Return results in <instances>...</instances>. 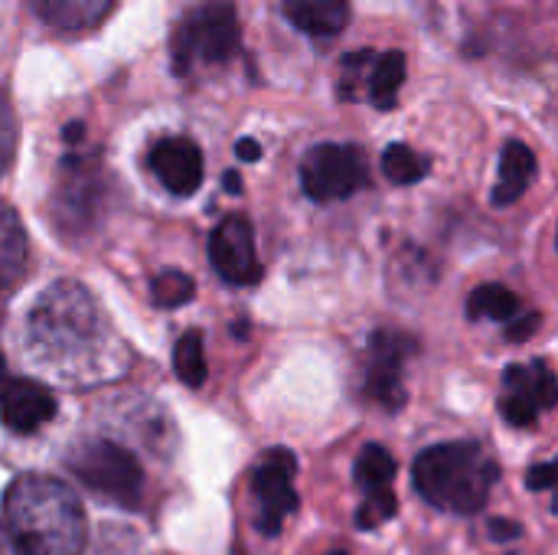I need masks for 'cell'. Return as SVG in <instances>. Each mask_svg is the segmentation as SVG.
<instances>
[{
	"mask_svg": "<svg viewBox=\"0 0 558 555\" xmlns=\"http://www.w3.org/2000/svg\"><path fill=\"white\" fill-rule=\"evenodd\" d=\"M3 540L16 555H82L88 523L69 484L23 474L3 497Z\"/></svg>",
	"mask_w": 558,
	"mask_h": 555,
	"instance_id": "6da1fadb",
	"label": "cell"
},
{
	"mask_svg": "<svg viewBox=\"0 0 558 555\" xmlns=\"http://www.w3.org/2000/svg\"><path fill=\"white\" fill-rule=\"evenodd\" d=\"M500 478L497 461L474 442H448L422 451L412 464L415 491L438 510L477 514L487 507L490 491Z\"/></svg>",
	"mask_w": 558,
	"mask_h": 555,
	"instance_id": "7a4b0ae2",
	"label": "cell"
},
{
	"mask_svg": "<svg viewBox=\"0 0 558 555\" xmlns=\"http://www.w3.org/2000/svg\"><path fill=\"white\" fill-rule=\"evenodd\" d=\"M242 26L229 0H206L193 7L173 33V69L186 75L196 62H229L239 52Z\"/></svg>",
	"mask_w": 558,
	"mask_h": 555,
	"instance_id": "3957f363",
	"label": "cell"
},
{
	"mask_svg": "<svg viewBox=\"0 0 558 555\" xmlns=\"http://www.w3.org/2000/svg\"><path fill=\"white\" fill-rule=\"evenodd\" d=\"M69 471L95 494L118 507H137L144 497V471L137 458L114 442H85L65 455Z\"/></svg>",
	"mask_w": 558,
	"mask_h": 555,
	"instance_id": "277c9868",
	"label": "cell"
},
{
	"mask_svg": "<svg viewBox=\"0 0 558 555\" xmlns=\"http://www.w3.org/2000/svg\"><path fill=\"white\" fill-rule=\"evenodd\" d=\"M95 330V307L82 285L59 281L46 288V294L36 301L29 314V337L39 347H49L59 353L62 347H75Z\"/></svg>",
	"mask_w": 558,
	"mask_h": 555,
	"instance_id": "5b68a950",
	"label": "cell"
},
{
	"mask_svg": "<svg viewBox=\"0 0 558 555\" xmlns=\"http://www.w3.org/2000/svg\"><path fill=\"white\" fill-rule=\"evenodd\" d=\"M369 183L363 150L353 144H317L301 164V186L317 203L347 200Z\"/></svg>",
	"mask_w": 558,
	"mask_h": 555,
	"instance_id": "8992f818",
	"label": "cell"
},
{
	"mask_svg": "<svg viewBox=\"0 0 558 555\" xmlns=\"http://www.w3.org/2000/svg\"><path fill=\"white\" fill-rule=\"evenodd\" d=\"M415 337L402 330H379L369 340L366 383L363 393L386 412H399L405 406V363L415 357Z\"/></svg>",
	"mask_w": 558,
	"mask_h": 555,
	"instance_id": "52a82bcc",
	"label": "cell"
},
{
	"mask_svg": "<svg viewBox=\"0 0 558 555\" xmlns=\"http://www.w3.org/2000/svg\"><path fill=\"white\" fill-rule=\"evenodd\" d=\"M298 461L288 448H271L258 468L252 471V500H255V527L265 536H278L281 523L298 510L294 494Z\"/></svg>",
	"mask_w": 558,
	"mask_h": 555,
	"instance_id": "ba28073f",
	"label": "cell"
},
{
	"mask_svg": "<svg viewBox=\"0 0 558 555\" xmlns=\"http://www.w3.org/2000/svg\"><path fill=\"white\" fill-rule=\"evenodd\" d=\"M558 402V379L546 360H536L530 366L513 363L504 370V396L500 412L513 429H533L543 409H553Z\"/></svg>",
	"mask_w": 558,
	"mask_h": 555,
	"instance_id": "9c48e42d",
	"label": "cell"
},
{
	"mask_svg": "<svg viewBox=\"0 0 558 555\" xmlns=\"http://www.w3.org/2000/svg\"><path fill=\"white\" fill-rule=\"evenodd\" d=\"M209 258L229 285H258L262 262L255 252V229L245 216H226L209 236Z\"/></svg>",
	"mask_w": 558,
	"mask_h": 555,
	"instance_id": "30bf717a",
	"label": "cell"
},
{
	"mask_svg": "<svg viewBox=\"0 0 558 555\" xmlns=\"http://www.w3.org/2000/svg\"><path fill=\"white\" fill-rule=\"evenodd\" d=\"M150 170L173 196H193L203 183V150L190 137H163L150 147Z\"/></svg>",
	"mask_w": 558,
	"mask_h": 555,
	"instance_id": "8fae6325",
	"label": "cell"
},
{
	"mask_svg": "<svg viewBox=\"0 0 558 555\" xmlns=\"http://www.w3.org/2000/svg\"><path fill=\"white\" fill-rule=\"evenodd\" d=\"M56 409H59L56 396L36 379H26V376L10 379L3 389V422L16 435H29L43 429L46 422H52Z\"/></svg>",
	"mask_w": 558,
	"mask_h": 555,
	"instance_id": "7c38bea8",
	"label": "cell"
},
{
	"mask_svg": "<svg viewBox=\"0 0 558 555\" xmlns=\"http://www.w3.org/2000/svg\"><path fill=\"white\" fill-rule=\"evenodd\" d=\"M281 10L307 36H337L350 23V0H281Z\"/></svg>",
	"mask_w": 558,
	"mask_h": 555,
	"instance_id": "4fadbf2b",
	"label": "cell"
},
{
	"mask_svg": "<svg viewBox=\"0 0 558 555\" xmlns=\"http://www.w3.org/2000/svg\"><path fill=\"white\" fill-rule=\"evenodd\" d=\"M536 180V154L523 141H510L500 154V180L494 186V206H513Z\"/></svg>",
	"mask_w": 558,
	"mask_h": 555,
	"instance_id": "5bb4252c",
	"label": "cell"
},
{
	"mask_svg": "<svg viewBox=\"0 0 558 555\" xmlns=\"http://www.w3.org/2000/svg\"><path fill=\"white\" fill-rule=\"evenodd\" d=\"M29 3H33V10H36L46 23H52L56 29L75 33V29L95 26V23L111 10L114 0H29Z\"/></svg>",
	"mask_w": 558,
	"mask_h": 555,
	"instance_id": "9a60e30c",
	"label": "cell"
},
{
	"mask_svg": "<svg viewBox=\"0 0 558 555\" xmlns=\"http://www.w3.org/2000/svg\"><path fill=\"white\" fill-rule=\"evenodd\" d=\"M0 272H3V294L10 298L20 278L26 275V232L10 206L3 209V229H0Z\"/></svg>",
	"mask_w": 558,
	"mask_h": 555,
	"instance_id": "2e32d148",
	"label": "cell"
},
{
	"mask_svg": "<svg viewBox=\"0 0 558 555\" xmlns=\"http://www.w3.org/2000/svg\"><path fill=\"white\" fill-rule=\"evenodd\" d=\"M405 82V56L402 52H383L376 56L373 62V72H369V101L376 108H392L396 98H399V88Z\"/></svg>",
	"mask_w": 558,
	"mask_h": 555,
	"instance_id": "e0dca14e",
	"label": "cell"
},
{
	"mask_svg": "<svg viewBox=\"0 0 558 555\" xmlns=\"http://www.w3.org/2000/svg\"><path fill=\"white\" fill-rule=\"evenodd\" d=\"M396 458L389 455V448L383 445H366L356 458V484L363 494H379V491H392V481H396Z\"/></svg>",
	"mask_w": 558,
	"mask_h": 555,
	"instance_id": "ac0fdd59",
	"label": "cell"
},
{
	"mask_svg": "<svg viewBox=\"0 0 558 555\" xmlns=\"http://www.w3.org/2000/svg\"><path fill=\"white\" fill-rule=\"evenodd\" d=\"M520 314V298L507 285H481L471 291L468 301V317L471 321H517Z\"/></svg>",
	"mask_w": 558,
	"mask_h": 555,
	"instance_id": "d6986e66",
	"label": "cell"
},
{
	"mask_svg": "<svg viewBox=\"0 0 558 555\" xmlns=\"http://www.w3.org/2000/svg\"><path fill=\"white\" fill-rule=\"evenodd\" d=\"M173 370H177L180 383L190 386V389H199L206 383V350H203V334L199 330H186L177 340Z\"/></svg>",
	"mask_w": 558,
	"mask_h": 555,
	"instance_id": "ffe728a7",
	"label": "cell"
},
{
	"mask_svg": "<svg viewBox=\"0 0 558 555\" xmlns=\"http://www.w3.org/2000/svg\"><path fill=\"white\" fill-rule=\"evenodd\" d=\"M428 157L412 150L409 144H389L386 154H383V173L399 183V186H409V183H418L428 177Z\"/></svg>",
	"mask_w": 558,
	"mask_h": 555,
	"instance_id": "44dd1931",
	"label": "cell"
},
{
	"mask_svg": "<svg viewBox=\"0 0 558 555\" xmlns=\"http://www.w3.org/2000/svg\"><path fill=\"white\" fill-rule=\"evenodd\" d=\"M193 294H196V285L183 272H163V275L154 278V304L157 307H167V311L183 307V304L193 301Z\"/></svg>",
	"mask_w": 558,
	"mask_h": 555,
	"instance_id": "7402d4cb",
	"label": "cell"
},
{
	"mask_svg": "<svg viewBox=\"0 0 558 555\" xmlns=\"http://www.w3.org/2000/svg\"><path fill=\"white\" fill-rule=\"evenodd\" d=\"M399 514V500L396 491H379V494H366L363 507L356 510V527L360 530H376L379 523L392 520Z\"/></svg>",
	"mask_w": 558,
	"mask_h": 555,
	"instance_id": "603a6c76",
	"label": "cell"
},
{
	"mask_svg": "<svg viewBox=\"0 0 558 555\" xmlns=\"http://www.w3.org/2000/svg\"><path fill=\"white\" fill-rule=\"evenodd\" d=\"M539 324H543V314H539V311H533V314H526V317H517V321L507 327V340H510V343H526V340L539 330Z\"/></svg>",
	"mask_w": 558,
	"mask_h": 555,
	"instance_id": "cb8c5ba5",
	"label": "cell"
},
{
	"mask_svg": "<svg viewBox=\"0 0 558 555\" xmlns=\"http://www.w3.org/2000/svg\"><path fill=\"white\" fill-rule=\"evenodd\" d=\"M558 484V458L549 464H536L530 474H526V487L530 491H549Z\"/></svg>",
	"mask_w": 558,
	"mask_h": 555,
	"instance_id": "d4e9b609",
	"label": "cell"
},
{
	"mask_svg": "<svg viewBox=\"0 0 558 555\" xmlns=\"http://www.w3.org/2000/svg\"><path fill=\"white\" fill-rule=\"evenodd\" d=\"M520 536H523V527L513 520H494L490 523V540H497V543H513Z\"/></svg>",
	"mask_w": 558,
	"mask_h": 555,
	"instance_id": "484cf974",
	"label": "cell"
},
{
	"mask_svg": "<svg viewBox=\"0 0 558 555\" xmlns=\"http://www.w3.org/2000/svg\"><path fill=\"white\" fill-rule=\"evenodd\" d=\"M235 157H239V160H248V164H252V160H262V147H258L252 137H242V141L235 144Z\"/></svg>",
	"mask_w": 558,
	"mask_h": 555,
	"instance_id": "4316f807",
	"label": "cell"
},
{
	"mask_svg": "<svg viewBox=\"0 0 558 555\" xmlns=\"http://www.w3.org/2000/svg\"><path fill=\"white\" fill-rule=\"evenodd\" d=\"M3 124H7V160H10V154H13V111L10 108L3 114Z\"/></svg>",
	"mask_w": 558,
	"mask_h": 555,
	"instance_id": "83f0119b",
	"label": "cell"
},
{
	"mask_svg": "<svg viewBox=\"0 0 558 555\" xmlns=\"http://www.w3.org/2000/svg\"><path fill=\"white\" fill-rule=\"evenodd\" d=\"M222 183H226V190H229V193H239V190H242V177H239L235 170H229V173L222 177Z\"/></svg>",
	"mask_w": 558,
	"mask_h": 555,
	"instance_id": "f1b7e54d",
	"label": "cell"
},
{
	"mask_svg": "<svg viewBox=\"0 0 558 555\" xmlns=\"http://www.w3.org/2000/svg\"><path fill=\"white\" fill-rule=\"evenodd\" d=\"M553 514H556V517H558V497H556V500H553Z\"/></svg>",
	"mask_w": 558,
	"mask_h": 555,
	"instance_id": "f546056e",
	"label": "cell"
},
{
	"mask_svg": "<svg viewBox=\"0 0 558 555\" xmlns=\"http://www.w3.org/2000/svg\"><path fill=\"white\" fill-rule=\"evenodd\" d=\"M330 555H350V553H343V550H333V553Z\"/></svg>",
	"mask_w": 558,
	"mask_h": 555,
	"instance_id": "4dcf8cb0",
	"label": "cell"
},
{
	"mask_svg": "<svg viewBox=\"0 0 558 555\" xmlns=\"http://www.w3.org/2000/svg\"><path fill=\"white\" fill-rule=\"evenodd\" d=\"M3 555H16V553H13V550H10V546H7V553H3Z\"/></svg>",
	"mask_w": 558,
	"mask_h": 555,
	"instance_id": "1f68e13d",
	"label": "cell"
}]
</instances>
